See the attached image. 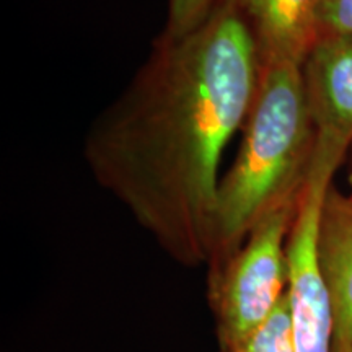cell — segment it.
Masks as SVG:
<instances>
[{
	"instance_id": "11",
	"label": "cell",
	"mask_w": 352,
	"mask_h": 352,
	"mask_svg": "<svg viewBox=\"0 0 352 352\" xmlns=\"http://www.w3.org/2000/svg\"><path fill=\"white\" fill-rule=\"evenodd\" d=\"M347 155H351V162H349V183H351V188H352V147L349 148V153Z\"/></svg>"
},
{
	"instance_id": "2",
	"label": "cell",
	"mask_w": 352,
	"mask_h": 352,
	"mask_svg": "<svg viewBox=\"0 0 352 352\" xmlns=\"http://www.w3.org/2000/svg\"><path fill=\"white\" fill-rule=\"evenodd\" d=\"M241 134L220 176L208 271L226 263L264 215L302 195L316 148L302 65H263Z\"/></svg>"
},
{
	"instance_id": "5",
	"label": "cell",
	"mask_w": 352,
	"mask_h": 352,
	"mask_svg": "<svg viewBox=\"0 0 352 352\" xmlns=\"http://www.w3.org/2000/svg\"><path fill=\"white\" fill-rule=\"evenodd\" d=\"M302 76L316 145L346 158L352 147V36L316 39Z\"/></svg>"
},
{
	"instance_id": "9",
	"label": "cell",
	"mask_w": 352,
	"mask_h": 352,
	"mask_svg": "<svg viewBox=\"0 0 352 352\" xmlns=\"http://www.w3.org/2000/svg\"><path fill=\"white\" fill-rule=\"evenodd\" d=\"M219 0H168L162 38H178L204 21Z\"/></svg>"
},
{
	"instance_id": "10",
	"label": "cell",
	"mask_w": 352,
	"mask_h": 352,
	"mask_svg": "<svg viewBox=\"0 0 352 352\" xmlns=\"http://www.w3.org/2000/svg\"><path fill=\"white\" fill-rule=\"evenodd\" d=\"M352 36V0H318L316 39Z\"/></svg>"
},
{
	"instance_id": "12",
	"label": "cell",
	"mask_w": 352,
	"mask_h": 352,
	"mask_svg": "<svg viewBox=\"0 0 352 352\" xmlns=\"http://www.w3.org/2000/svg\"><path fill=\"white\" fill-rule=\"evenodd\" d=\"M349 352H352V349H351V351H349Z\"/></svg>"
},
{
	"instance_id": "8",
	"label": "cell",
	"mask_w": 352,
	"mask_h": 352,
	"mask_svg": "<svg viewBox=\"0 0 352 352\" xmlns=\"http://www.w3.org/2000/svg\"><path fill=\"white\" fill-rule=\"evenodd\" d=\"M227 352H294L289 294L256 331Z\"/></svg>"
},
{
	"instance_id": "6",
	"label": "cell",
	"mask_w": 352,
	"mask_h": 352,
	"mask_svg": "<svg viewBox=\"0 0 352 352\" xmlns=\"http://www.w3.org/2000/svg\"><path fill=\"white\" fill-rule=\"evenodd\" d=\"M318 266L331 298L334 352L352 349V192L331 183L316 232Z\"/></svg>"
},
{
	"instance_id": "7",
	"label": "cell",
	"mask_w": 352,
	"mask_h": 352,
	"mask_svg": "<svg viewBox=\"0 0 352 352\" xmlns=\"http://www.w3.org/2000/svg\"><path fill=\"white\" fill-rule=\"evenodd\" d=\"M261 65L297 64L316 41L318 0H236Z\"/></svg>"
},
{
	"instance_id": "3",
	"label": "cell",
	"mask_w": 352,
	"mask_h": 352,
	"mask_svg": "<svg viewBox=\"0 0 352 352\" xmlns=\"http://www.w3.org/2000/svg\"><path fill=\"white\" fill-rule=\"evenodd\" d=\"M298 199L267 212L226 263L208 271L219 352L230 351L256 331L287 292V241Z\"/></svg>"
},
{
	"instance_id": "4",
	"label": "cell",
	"mask_w": 352,
	"mask_h": 352,
	"mask_svg": "<svg viewBox=\"0 0 352 352\" xmlns=\"http://www.w3.org/2000/svg\"><path fill=\"white\" fill-rule=\"evenodd\" d=\"M342 158L315 148L310 173L289 233V302L294 352H334L331 298L316 256V232L324 195Z\"/></svg>"
},
{
	"instance_id": "1",
	"label": "cell",
	"mask_w": 352,
	"mask_h": 352,
	"mask_svg": "<svg viewBox=\"0 0 352 352\" xmlns=\"http://www.w3.org/2000/svg\"><path fill=\"white\" fill-rule=\"evenodd\" d=\"M261 59L236 0L178 38L158 36L83 140L95 182L170 259L208 266L220 162L256 96Z\"/></svg>"
}]
</instances>
